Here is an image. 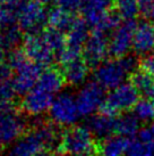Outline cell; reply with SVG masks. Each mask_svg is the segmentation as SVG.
I'll return each instance as SVG.
<instances>
[{
  "instance_id": "cell-1",
  "label": "cell",
  "mask_w": 154,
  "mask_h": 156,
  "mask_svg": "<svg viewBox=\"0 0 154 156\" xmlns=\"http://www.w3.org/2000/svg\"><path fill=\"white\" fill-rule=\"evenodd\" d=\"M136 71V61L132 56L113 58L104 61L95 69V82L103 89L113 90L124 84L126 79L130 78Z\"/></svg>"
},
{
  "instance_id": "cell-2",
  "label": "cell",
  "mask_w": 154,
  "mask_h": 156,
  "mask_svg": "<svg viewBox=\"0 0 154 156\" xmlns=\"http://www.w3.org/2000/svg\"><path fill=\"white\" fill-rule=\"evenodd\" d=\"M59 153L70 156H98L99 145L87 126H75L62 133Z\"/></svg>"
},
{
  "instance_id": "cell-3",
  "label": "cell",
  "mask_w": 154,
  "mask_h": 156,
  "mask_svg": "<svg viewBox=\"0 0 154 156\" xmlns=\"http://www.w3.org/2000/svg\"><path fill=\"white\" fill-rule=\"evenodd\" d=\"M138 97L139 92L130 83H124L108 94L101 107V113L116 117L120 113L134 108L139 100Z\"/></svg>"
},
{
  "instance_id": "cell-4",
  "label": "cell",
  "mask_w": 154,
  "mask_h": 156,
  "mask_svg": "<svg viewBox=\"0 0 154 156\" xmlns=\"http://www.w3.org/2000/svg\"><path fill=\"white\" fill-rule=\"evenodd\" d=\"M49 115L58 126H72L82 116L76 103V97L69 92H61L53 99Z\"/></svg>"
},
{
  "instance_id": "cell-5",
  "label": "cell",
  "mask_w": 154,
  "mask_h": 156,
  "mask_svg": "<svg viewBox=\"0 0 154 156\" xmlns=\"http://www.w3.org/2000/svg\"><path fill=\"white\" fill-rule=\"evenodd\" d=\"M48 24V12L44 8V5L38 2V0H26L23 6L17 25L26 34L41 33L45 30L44 26Z\"/></svg>"
},
{
  "instance_id": "cell-6",
  "label": "cell",
  "mask_w": 154,
  "mask_h": 156,
  "mask_svg": "<svg viewBox=\"0 0 154 156\" xmlns=\"http://www.w3.org/2000/svg\"><path fill=\"white\" fill-rule=\"evenodd\" d=\"M22 50L25 52L28 59L36 63L43 69L52 67V63L57 58V55L47 44L41 33L25 34L23 39Z\"/></svg>"
},
{
  "instance_id": "cell-7",
  "label": "cell",
  "mask_w": 154,
  "mask_h": 156,
  "mask_svg": "<svg viewBox=\"0 0 154 156\" xmlns=\"http://www.w3.org/2000/svg\"><path fill=\"white\" fill-rule=\"evenodd\" d=\"M105 97L104 89L95 81L83 86L76 96V103L82 116L94 115L99 109L101 111Z\"/></svg>"
},
{
  "instance_id": "cell-8",
  "label": "cell",
  "mask_w": 154,
  "mask_h": 156,
  "mask_svg": "<svg viewBox=\"0 0 154 156\" xmlns=\"http://www.w3.org/2000/svg\"><path fill=\"white\" fill-rule=\"evenodd\" d=\"M136 23L134 21H125L118 29L110 35L109 39V55L113 58L126 57L129 49L133 47L134 34L136 30Z\"/></svg>"
},
{
  "instance_id": "cell-9",
  "label": "cell",
  "mask_w": 154,
  "mask_h": 156,
  "mask_svg": "<svg viewBox=\"0 0 154 156\" xmlns=\"http://www.w3.org/2000/svg\"><path fill=\"white\" fill-rule=\"evenodd\" d=\"M26 132V121L17 111L0 115V141L2 145L17 141Z\"/></svg>"
},
{
  "instance_id": "cell-10",
  "label": "cell",
  "mask_w": 154,
  "mask_h": 156,
  "mask_svg": "<svg viewBox=\"0 0 154 156\" xmlns=\"http://www.w3.org/2000/svg\"><path fill=\"white\" fill-rule=\"evenodd\" d=\"M109 39L105 35L92 32L89 40L86 41L83 48V58L91 66H96L102 64L105 61V57L109 54Z\"/></svg>"
},
{
  "instance_id": "cell-11",
  "label": "cell",
  "mask_w": 154,
  "mask_h": 156,
  "mask_svg": "<svg viewBox=\"0 0 154 156\" xmlns=\"http://www.w3.org/2000/svg\"><path fill=\"white\" fill-rule=\"evenodd\" d=\"M55 97L56 96L35 86L32 90L24 95V98L22 100V108L28 115L38 116L50 111Z\"/></svg>"
},
{
  "instance_id": "cell-12",
  "label": "cell",
  "mask_w": 154,
  "mask_h": 156,
  "mask_svg": "<svg viewBox=\"0 0 154 156\" xmlns=\"http://www.w3.org/2000/svg\"><path fill=\"white\" fill-rule=\"evenodd\" d=\"M42 71L43 67L30 59L16 69L14 72V83L18 95H26L32 90L38 84Z\"/></svg>"
},
{
  "instance_id": "cell-13",
  "label": "cell",
  "mask_w": 154,
  "mask_h": 156,
  "mask_svg": "<svg viewBox=\"0 0 154 156\" xmlns=\"http://www.w3.org/2000/svg\"><path fill=\"white\" fill-rule=\"evenodd\" d=\"M116 8V0H84L82 6L83 18L90 26L95 27Z\"/></svg>"
},
{
  "instance_id": "cell-14",
  "label": "cell",
  "mask_w": 154,
  "mask_h": 156,
  "mask_svg": "<svg viewBox=\"0 0 154 156\" xmlns=\"http://www.w3.org/2000/svg\"><path fill=\"white\" fill-rule=\"evenodd\" d=\"M44 148L38 132L32 129L13 144L8 156H36Z\"/></svg>"
},
{
  "instance_id": "cell-15",
  "label": "cell",
  "mask_w": 154,
  "mask_h": 156,
  "mask_svg": "<svg viewBox=\"0 0 154 156\" xmlns=\"http://www.w3.org/2000/svg\"><path fill=\"white\" fill-rule=\"evenodd\" d=\"M134 50L137 54L149 55L154 49V24L144 22L137 25L134 34Z\"/></svg>"
},
{
  "instance_id": "cell-16",
  "label": "cell",
  "mask_w": 154,
  "mask_h": 156,
  "mask_svg": "<svg viewBox=\"0 0 154 156\" xmlns=\"http://www.w3.org/2000/svg\"><path fill=\"white\" fill-rule=\"evenodd\" d=\"M66 81H65L64 74L60 69L56 67H48L42 71L36 86L51 95L57 96L59 95Z\"/></svg>"
},
{
  "instance_id": "cell-17",
  "label": "cell",
  "mask_w": 154,
  "mask_h": 156,
  "mask_svg": "<svg viewBox=\"0 0 154 156\" xmlns=\"http://www.w3.org/2000/svg\"><path fill=\"white\" fill-rule=\"evenodd\" d=\"M87 129L95 137L105 139L116 133V117L109 116L107 114H94L89 120Z\"/></svg>"
},
{
  "instance_id": "cell-18",
  "label": "cell",
  "mask_w": 154,
  "mask_h": 156,
  "mask_svg": "<svg viewBox=\"0 0 154 156\" xmlns=\"http://www.w3.org/2000/svg\"><path fill=\"white\" fill-rule=\"evenodd\" d=\"M61 72L64 74L66 83L70 86H78L84 82L90 72V65L84 58H79L67 65L62 66Z\"/></svg>"
},
{
  "instance_id": "cell-19",
  "label": "cell",
  "mask_w": 154,
  "mask_h": 156,
  "mask_svg": "<svg viewBox=\"0 0 154 156\" xmlns=\"http://www.w3.org/2000/svg\"><path fill=\"white\" fill-rule=\"evenodd\" d=\"M129 141L128 138L121 136H111L103 139L99 145V155L100 156H124L128 152Z\"/></svg>"
},
{
  "instance_id": "cell-20",
  "label": "cell",
  "mask_w": 154,
  "mask_h": 156,
  "mask_svg": "<svg viewBox=\"0 0 154 156\" xmlns=\"http://www.w3.org/2000/svg\"><path fill=\"white\" fill-rule=\"evenodd\" d=\"M76 18L74 13H70L57 6L48 12V27L61 31L66 34L73 26Z\"/></svg>"
},
{
  "instance_id": "cell-21",
  "label": "cell",
  "mask_w": 154,
  "mask_h": 156,
  "mask_svg": "<svg viewBox=\"0 0 154 156\" xmlns=\"http://www.w3.org/2000/svg\"><path fill=\"white\" fill-rule=\"evenodd\" d=\"M90 35V25L85 22L84 18L77 17L73 26L66 33L67 44L83 49Z\"/></svg>"
},
{
  "instance_id": "cell-22",
  "label": "cell",
  "mask_w": 154,
  "mask_h": 156,
  "mask_svg": "<svg viewBox=\"0 0 154 156\" xmlns=\"http://www.w3.org/2000/svg\"><path fill=\"white\" fill-rule=\"evenodd\" d=\"M23 31L17 24L0 27V48H2L6 51L15 50L17 44L23 42Z\"/></svg>"
},
{
  "instance_id": "cell-23",
  "label": "cell",
  "mask_w": 154,
  "mask_h": 156,
  "mask_svg": "<svg viewBox=\"0 0 154 156\" xmlns=\"http://www.w3.org/2000/svg\"><path fill=\"white\" fill-rule=\"evenodd\" d=\"M25 2L26 0H8L6 4L0 6V9H1L0 27L1 26L16 25L19 13H21Z\"/></svg>"
},
{
  "instance_id": "cell-24",
  "label": "cell",
  "mask_w": 154,
  "mask_h": 156,
  "mask_svg": "<svg viewBox=\"0 0 154 156\" xmlns=\"http://www.w3.org/2000/svg\"><path fill=\"white\" fill-rule=\"evenodd\" d=\"M139 132V121L134 114H122L116 117V133L121 137H133Z\"/></svg>"
},
{
  "instance_id": "cell-25",
  "label": "cell",
  "mask_w": 154,
  "mask_h": 156,
  "mask_svg": "<svg viewBox=\"0 0 154 156\" xmlns=\"http://www.w3.org/2000/svg\"><path fill=\"white\" fill-rule=\"evenodd\" d=\"M42 37L48 46L50 47V49L56 55H58L67 44V38L64 32L51 29V27H48L43 31Z\"/></svg>"
},
{
  "instance_id": "cell-26",
  "label": "cell",
  "mask_w": 154,
  "mask_h": 156,
  "mask_svg": "<svg viewBox=\"0 0 154 156\" xmlns=\"http://www.w3.org/2000/svg\"><path fill=\"white\" fill-rule=\"evenodd\" d=\"M117 14L124 21H134V18L139 13L138 0H116Z\"/></svg>"
},
{
  "instance_id": "cell-27",
  "label": "cell",
  "mask_w": 154,
  "mask_h": 156,
  "mask_svg": "<svg viewBox=\"0 0 154 156\" xmlns=\"http://www.w3.org/2000/svg\"><path fill=\"white\" fill-rule=\"evenodd\" d=\"M130 84L136 89L139 94H147L152 89L154 84V78H152L151 75L146 74L145 72H143L142 69L135 71L132 76H130Z\"/></svg>"
},
{
  "instance_id": "cell-28",
  "label": "cell",
  "mask_w": 154,
  "mask_h": 156,
  "mask_svg": "<svg viewBox=\"0 0 154 156\" xmlns=\"http://www.w3.org/2000/svg\"><path fill=\"white\" fill-rule=\"evenodd\" d=\"M134 115L138 121H154V103L147 99H139L134 106Z\"/></svg>"
},
{
  "instance_id": "cell-29",
  "label": "cell",
  "mask_w": 154,
  "mask_h": 156,
  "mask_svg": "<svg viewBox=\"0 0 154 156\" xmlns=\"http://www.w3.org/2000/svg\"><path fill=\"white\" fill-rule=\"evenodd\" d=\"M128 156H154V144L144 143L139 139L130 141Z\"/></svg>"
},
{
  "instance_id": "cell-30",
  "label": "cell",
  "mask_w": 154,
  "mask_h": 156,
  "mask_svg": "<svg viewBox=\"0 0 154 156\" xmlns=\"http://www.w3.org/2000/svg\"><path fill=\"white\" fill-rule=\"evenodd\" d=\"M16 95H18V94L17 90H16V87H15V83H14V79L0 83V100H2V101H14Z\"/></svg>"
},
{
  "instance_id": "cell-31",
  "label": "cell",
  "mask_w": 154,
  "mask_h": 156,
  "mask_svg": "<svg viewBox=\"0 0 154 156\" xmlns=\"http://www.w3.org/2000/svg\"><path fill=\"white\" fill-rule=\"evenodd\" d=\"M139 69L154 78V54L145 55L139 62Z\"/></svg>"
},
{
  "instance_id": "cell-32",
  "label": "cell",
  "mask_w": 154,
  "mask_h": 156,
  "mask_svg": "<svg viewBox=\"0 0 154 156\" xmlns=\"http://www.w3.org/2000/svg\"><path fill=\"white\" fill-rule=\"evenodd\" d=\"M56 2L60 8L68 10L70 13H75L77 9H82L84 0H56Z\"/></svg>"
},
{
  "instance_id": "cell-33",
  "label": "cell",
  "mask_w": 154,
  "mask_h": 156,
  "mask_svg": "<svg viewBox=\"0 0 154 156\" xmlns=\"http://www.w3.org/2000/svg\"><path fill=\"white\" fill-rule=\"evenodd\" d=\"M14 79V71L10 67L7 61L0 64V83L9 81V80H13Z\"/></svg>"
},
{
  "instance_id": "cell-34",
  "label": "cell",
  "mask_w": 154,
  "mask_h": 156,
  "mask_svg": "<svg viewBox=\"0 0 154 156\" xmlns=\"http://www.w3.org/2000/svg\"><path fill=\"white\" fill-rule=\"evenodd\" d=\"M137 139H139L144 143L154 144V134L151 129H142L137 134Z\"/></svg>"
},
{
  "instance_id": "cell-35",
  "label": "cell",
  "mask_w": 154,
  "mask_h": 156,
  "mask_svg": "<svg viewBox=\"0 0 154 156\" xmlns=\"http://www.w3.org/2000/svg\"><path fill=\"white\" fill-rule=\"evenodd\" d=\"M139 13L147 16L150 10L154 7V0H138Z\"/></svg>"
},
{
  "instance_id": "cell-36",
  "label": "cell",
  "mask_w": 154,
  "mask_h": 156,
  "mask_svg": "<svg viewBox=\"0 0 154 156\" xmlns=\"http://www.w3.org/2000/svg\"><path fill=\"white\" fill-rule=\"evenodd\" d=\"M15 111H17V109L15 107L14 101H2V100H0V115H5V114L15 112Z\"/></svg>"
},
{
  "instance_id": "cell-37",
  "label": "cell",
  "mask_w": 154,
  "mask_h": 156,
  "mask_svg": "<svg viewBox=\"0 0 154 156\" xmlns=\"http://www.w3.org/2000/svg\"><path fill=\"white\" fill-rule=\"evenodd\" d=\"M36 156H57V153L51 149H42Z\"/></svg>"
},
{
  "instance_id": "cell-38",
  "label": "cell",
  "mask_w": 154,
  "mask_h": 156,
  "mask_svg": "<svg viewBox=\"0 0 154 156\" xmlns=\"http://www.w3.org/2000/svg\"><path fill=\"white\" fill-rule=\"evenodd\" d=\"M7 51L6 50H4L2 48H0V64H2V63H5V62L7 61Z\"/></svg>"
},
{
  "instance_id": "cell-39",
  "label": "cell",
  "mask_w": 154,
  "mask_h": 156,
  "mask_svg": "<svg viewBox=\"0 0 154 156\" xmlns=\"http://www.w3.org/2000/svg\"><path fill=\"white\" fill-rule=\"evenodd\" d=\"M146 17H147L149 20H150L151 23H154V7H153L152 9H151L150 13L147 14V16H146Z\"/></svg>"
},
{
  "instance_id": "cell-40",
  "label": "cell",
  "mask_w": 154,
  "mask_h": 156,
  "mask_svg": "<svg viewBox=\"0 0 154 156\" xmlns=\"http://www.w3.org/2000/svg\"><path fill=\"white\" fill-rule=\"evenodd\" d=\"M149 99L154 103V84H153V87H152V89L150 90V92H149Z\"/></svg>"
},
{
  "instance_id": "cell-41",
  "label": "cell",
  "mask_w": 154,
  "mask_h": 156,
  "mask_svg": "<svg viewBox=\"0 0 154 156\" xmlns=\"http://www.w3.org/2000/svg\"><path fill=\"white\" fill-rule=\"evenodd\" d=\"M38 2H41L42 5H47V4H50V2H52L53 0H38Z\"/></svg>"
},
{
  "instance_id": "cell-42",
  "label": "cell",
  "mask_w": 154,
  "mask_h": 156,
  "mask_svg": "<svg viewBox=\"0 0 154 156\" xmlns=\"http://www.w3.org/2000/svg\"><path fill=\"white\" fill-rule=\"evenodd\" d=\"M7 1H8V0H0V6H2L4 4H6Z\"/></svg>"
},
{
  "instance_id": "cell-43",
  "label": "cell",
  "mask_w": 154,
  "mask_h": 156,
  "mask_svg": "<svg viewBox=\"0 0 154 156\" xmlns=\"http://www.w3.org/2000/svg\"><path fill=\"white\" fill-rule=\"evenodd\" d=\"M151 130H152V132H153V134H154V121L152 122V126H151Z\"/></svg>"
},
{
  "instance_id": "cell-44",
  "label": "cell",
  "mask_w": 154,
  "mask_h": 156,
  "mask_svg": "<svg viewBox=\"0 0 154 156\" xmlns=\"http://www.w3.org/2000/svg\"><path fill=\"white\" fill-rule=\"evenodd\" d=\"M2 146H4V145H2V144H1V141H0V149H1V147H2Z\"/></svg>"
},
{
  "instance_id": "cell-45",
  "label": "cell",
  "mask_w": 154,
  "mask_h": 156,
  "mask_svg": "<svg viewBox=\"0 0 154 156\" xmlns=\"http://www.w3.org/2000/svg\"><path fill=\"white\" fill-rule=\"evenodd\" d=\"M0 20H1V9H0Z\"/></svg>"
}]
</instances>
